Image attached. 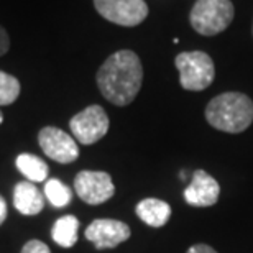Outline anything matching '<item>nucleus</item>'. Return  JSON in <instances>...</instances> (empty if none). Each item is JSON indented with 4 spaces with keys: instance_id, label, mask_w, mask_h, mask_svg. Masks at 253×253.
<instances>
[{
    "instance_id": "1",
    "label": "nucleus",
    "mask_w": 253,
    "mask_h": 253,
    "mask_svg": "<svg viewBox=\"0 0 253 253\" xmlns=\"http://www.w3.org/2000/svg\"><path fill=\"white\" fill-rule=\"evenodd\" d=\"M143 83V66L130 49L110 54L97 71V85L110 104L125 107L138 95Z\"/></svg>"
},
{
    "instance_id": "2",
    "label": "nucleus",
    "mask_w": 253,
    "mask_h": 253,
    "mask_svg": "<svg viewBox=\"0 0 253 253\" xmlns=\"http://www.w3.org/2000/svg\"><path fill=\"white\" fill-rule=\"evenodd\" d=\"M206 119L217 130L240 133L253 122V102L242 92H224L207 104Z\"/></svg>"
},
{
    "instance_id": "3",
    "label": "nucleus",
    "mask_w": 253,
    "mask_h": 253,
    "mask_svg": "<svg viewBox=\"0 0 253 253\" xmlns=\"http://www.w3.org/2000/svg\"><path fill=\"white\" fill-rule=\"evenodd\" d=\"M235 8L230 0H197L189 13L194 32L204 37L224 32L234 20Z\"/></svg>"
},
{
    "instance_id": "4",
    "label": "nucleus",
    "mask_w": 253,
    "mask_h": 253,
    "mask_svg": "<svg viewBox=\"0 0 253 253\" xmlns=\"http://www.w3.org/2000/svg\"><path fill=\"white\" fill-rule=\"evenodd\" d=\"M174 64L179 71V83L186 90H204L214 81V61L204 51L179 53Z\"/></svg>"
},
{
    "instance_id": "5",
    "label": "nucleus",
    "mask_w": 253,
    "mask_h": 253,
    "mask_svg": "<svg viewBox=\"0 0 253 253\" xmlns=\"http://www.w3.org/2000/svg\"><path fill=\"white\" fill-rule=\"evenodd\" d=\"M109 117L100 105L94 104L76 114L69 122L71 133L81 145H92L104 138L109 131Z\"/></svg>"
},
{
    "instance_id": "6",
    "label": "nucleus",
    "mask_w": 253,
    "mask_h": 253,
    "mask_svg": "<svg viewBox=\"0 0 253 253\" xmlns=\"http://www.w3.org/2000/svg\"><path fill=\"white\" fill-rule=\"evenodd\" d=\"M94 7L100 17L120 27H136L148 17L145 0H94Z\"/></svg>"
},
{
    "instance_id": "7",
    "label": "nucleus",
    "mask_w": 253,
    "mask_h": 253,
    "mask_svg": "<svg viewBox=\"0 0 253 253\" xmlns=\"http://www.w3.org/2000/svg\"><path fill=\"white\" fill-rule=\"evenodd\" d=\"M74 189L85 204L97 206L115 194V186L109 173L104 171H81L74 179Z\"/></svg>"
},
{
    "instance_id": "8",
    "label": "nucleus",
    "mask_w": 253,
    "mask_h": 253,
    "mask_svg": "<svg viewBox=\"0 0 253 253\" xmlns=\"http://www.w3.org/2000/svg\"><path fill=\"white\" fill-rule=\"evenodd\" d=\"M38 143L44 155L58 163H73L79 158L78 141L58 126H44L40 130Z\"/></svg>"
},
{
    "instance_id": "9",
    "label": "nucleus",
    "mask_w": 253,
    "mask_h": 253,
    "mask_svg": "<svg viewBox=\"0 0 253 253\" xmlns=\"http://www.w3.org/2000/svg\"><path fill=\"white\" fill-rule=\"evenodd\" d=\"M85 239L92 242L97 250L114 249L130 239V227L120 220L97 219L85 229Z\"/></svg>"
},
{
    "instance_id": "10",
    "label": "nucleus",
    "mask_w": 253,
    "mask_h": 253,
    "mask_svg": "<svg viewBox=\"0 0 253 253\" xmlns=\"http://www.w3.org/2000/svg\"><path fill=\"white\" fill-rule=\"evenodd\" d=\"M220 186L219 183L207 174L206 171H196L192 176V181L188 188L184 189V199L189 206L194 207H209L214 206L219 201Z\"/></svg>"
},
{
    "instance_id": "11",
    "label": "nucleus",
    "mask_w": 253,
    "mask_h": 253,
    "mask_svg": "<svg viewBox=\"0 0 253 253\" xmlns=\"http://www.w3.org/2000/svg\"><path fill=\"white\" fill-rule=\"evenodd\" d=\"M13 206L23 215H37L44 207V196L32 181H22L13 189Z\"/></svg>"
},
{
    "instance_id": "12",
    "label": "nucleus",
    "mask_w": 253,
    "mask_h": 253,
    "mask_svg": "<svg viewBox=\"0 0 253 253\" xmlns=\"http://www.w3.org/2000/svg\"><path fill=\"white\" fill-rule=\"evenodd\" d=\"M136 215L150 227H163L171 217V207L168 202L161 199H143L136 204Z\"/></svg>"
},
{
    "instance_id": "13",
    "label": "nucleus",
    "mask_w": 253,
    "mask_h": 253,
    "mask_svg": "<svg viewBox=\"0 0 253 253\" xmlns=\"http://www.w3.org/2000/svg\"><path fill=\"white\" fill-rule=\"evenodd\" d=\"M15 165H17L20 173L28 181H32V183H42V181L48 178V171H49L48 165L37 155L32 153L18 155L17 160H15Z\"/></svg>"
},
{
    "instance_id": "14",
    "label": "nucleus",
    "mask_w": 253,
    "mask_h": 253,
    "mask_svg": "<svg viewBox=\"0 0 253 253\" xmlns=\"http://www.w3.org/2000/svg\"><path fill=\"white\" fill-rule=\"evenodd\" d=\"M78 230H79V220L74 215H64L54 222L51 235L53 240L59 247L69 249L78 242Z\"/></svg>"
},
{
    "instance_id": "15",
    "label": "nucleus",
    "mask_w": 253,
    "mask_h": 253,
    "mask_svg": "<svg viewBox=\"0 0 253 253\" xmlns=\"http://www.w3.org/2000/svg\"><path fill=\"white\" fill-rule=\"evenodd\" d=\"M44 196L54 207H66L71 204L73 192L59 179H48L44 184Z\"/></svg>"
},
{
    "instance_id": "16",
    "label": "nucleus",
    "mask_w": 253,
    "mask_h": 253,
    "mask_svg": "<svg viewBox=\"0 0 253 253\" xmlns=\"http://www.w3.org/2000/svg\"><path fill=\"white\" fill-rule=\"evenodd\" d=\"M20 83L15 76L0 71V105H10L18 99Z\"/></svg>"
},
{
    "instance_id": "17",
    "label": "nucleus",
    "mask_w": 253,
    "mask_h": 253,
    "mask_svg": "<svg viewBox=\"0 0 253 253\" xmlns=\"http://www.w3.org/2000/svg\"><path fill=\"white\" fill-rule=\"evenodd\" d=\"M22 253H51L49 247L40 240H30L23 245Z\"/></svg>"
},
{
    "instance_id": "18",
    "label": "nucleus",
    "mask_w": 253,
    "mask_h": 253,
    "mask_svg": "<svg viewBox=\"0 0 253 253\" xmlns=\"http://www.w3.org/2000/svg\"><path fill=\"white\" fill-rule=\"evenodd\" d=\"M10 49V37L7 33V30L3 27H0V56H3Z\"/></svg>"
},
{
    "instance_id": "19",
    "label": "nucleus",
    "mask_w": 253,
    "mask_h": 253,
    "mask_svg": "<svg viewBox=\"0 0 253 253\" xmlns=\"http://www.w3.org/2000/svg\"><path fill=\"white\" fill-rule=\"evenodd\" d=\"M186 253H217V252L206 244H196V245H192Z\"/></svg>"
},
{
    "instance_id": "20",
    "label": "nucleus",
    "mask_w": 253,
    "mask_h": 253,
    "mask_svg": "<svg viewBox=\"0 0 253 253\" xmlns=\"http://www.w3.org/2000/svg\"><path fill=\"white\" fill-rule=\"evenodd\" d=\"M7 219V202L3 201V197L0 196V225L3 224Z\"/></svg>"
},
{
    "instance_id": "21",
    "label": "nucleus",
    "mask_w": 253,
    "mask_h": 253,
    "mask_svg": "<svg viewBox=\"0 0 253 253\" xmlns=\"http://www.w3.org/2000/svg\"><path fill=\"white\" fill-rule=\"evenodd\" d=\"M3 122V114H2V110H0V125H2Z\"/></svg>"
}]
</instances>
